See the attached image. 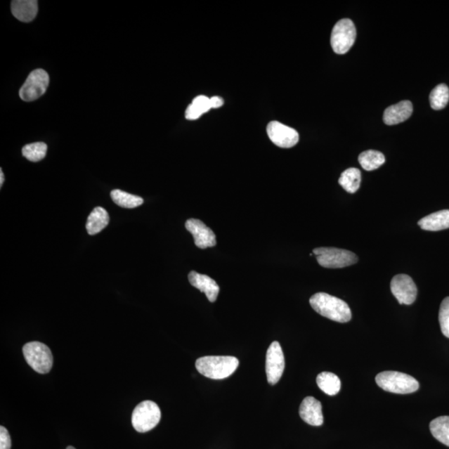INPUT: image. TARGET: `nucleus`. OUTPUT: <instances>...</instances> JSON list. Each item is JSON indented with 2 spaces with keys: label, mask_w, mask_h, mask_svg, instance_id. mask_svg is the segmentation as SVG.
Instances as JSON below:
<instances>
[{
  "label": "nucleus",
  "mask_w": 449,
  "mask_h": 449,
  "mask_svg": "<svg viewBox=\"0 0 449 449\" xmlns=\"http://www.w3.org/2000/svg\"><path fill=\"white\" fill-rule=\"evenodd\" d=\"M431 108L434 110H441L449 101V89L445 84H439L430 93Z\"/></svg>",
  "instance_id": "25"
},
{
  "label": "nucleus",
  "mask_w": 449,
  "mask_h": 449,
  "mask_svg": "<svg viewBox=\"0 0 449 449\" xmlns=\"http://www.w3.org/2000/svg\"><path fill=\"white\" fill-rule=\"evenodd\" d=\"M285 370V357L278 341L271 343L266 352V372L271 385L278 384Z\"/></svg>",
  "instance_id": "9"
},
{
  "label": "nucleus",
  "mask_w": 449,
  "mask_h": 449,
  "mask_svg": "<svg viewBox=\"0 0 449 449\" xmlns=\"http://www.w3.org/2000/svg\"><path fill=\"white\" fill-rule=\"evenodd\" d=\"M11 438L6 428L0 427V449H11Z\"/></svg>",
  "instance_id": "28"
},
{
  "label": "nucleus",
  "mask_w": 449,
  "mask_h": 449,
  "mask_svg": "<svg viewBox=\"0 0 449 449\" xmlns=\"http://www.w3.org/2000/svg\"><path fill=\"white\" fill-rule=\"evenodd\" d=\"M211 107L212 108H219L224 104L223 99L220 97H212L210 98Z\"/></svg>",
  "instance_id": "29"
},
{
  "label": "nucleus",
  "mask_w": 449,
  "mask_h": 449,
  "mask_svg": "<svg viewBox=\"0 0 449 449\" xmlns=\"http://www.w3.org/2000/svg\"><path fill=\"white\" fill-rule=\"evenodd\" d=\"M111 197L117 206L129 208V209H133V208L138 207L143 203L142 197L125 193L124 190L119 189L112 190Z\"/></svg>",
  "instance_id": "24"
},
{
  "label": "nucleus",
  "mask_w": 449,
  "mask_h": 449,
  "mask_svg": "<svg viewBox=\"0 0 449 449\" xmlns=\"http://www.w3.org/2000/svg\"><path fill=\"white\" fill-rule=\"evenodd\" d=\"M391 292L401 305H412L416 301L418 289L415 281L408 275H397L390 284Z\"/></svg>",
  "instance_id": "10"
},
{
  "label": "nucleus",
  "mask_w": 449,
  "mask_h": 449,
  "mask_svg": "<svg viewBox=\"0 0 449 449\" xmlns=\"http://www.w3.org/2000/svg\"><path fill=\"white\" fill-rule=\"evenodd\" d=\"M22 353L25 360L39 374H48L51 370L53 358L51 351L41 342L34 341L25 344Z\"/></svg>",
  "instance_id": "5"
},
{
  "label": "nucleus",
  "mask_w": 449,
  "mask_h": 449,
  "mask_svg": "<svg viewBox=\"0 0 449 449\" xmlns=\"http://www.w3.org/2000/svg\"><path fill=\"white\" fill-rule=\"evenodd\" d=\"M212 110L210 98L204 95H200L193 99L185 112L186 119L188 120H197L204 113Z\"/></svg>",
  "instance_id": "20"
},
{
  "label": "nucleus",
  "mask_w": 449,
  "mask_h": 449,
  "mask_svg": "<svg viewBox=\"0 0 449 449\" xmlns=\"http://www.w3.org/2000/svg\"><path fill=\"white\" fill-rule=\"evenodd\" d=\"M310 304L313 309L325 318L339 323H346L351 320V311L348 304L329 294H315L311 297Z\"/></svg>",
  "instance_id": "1"
},
{
  "label": "nucleus",
  "mask_w": 449,
  "mask_h": 449,
  "mask_svg": "<svg viewBox=\"0 0 449 449\" xmlns=\"http://www.w3.org/2000/svg\"><path fill=\"white\" fill-rule=\"evenodd\" d=\"M47 145L44 143H34L26 145L22 149V156L30 162H37L43 160L47 153Z\"/></svg>",
  "instance_id": "26"
},
{
  "label": "nucleus",
  "mask_w": 449,
  "mask_h": 449,
  "mask_svg": "<svg viewBox=\"0 0 449 449\" xmlns=\"http://www.w3.org/2000/svg\"><path fill=\"white\" fill-rule=\"evenodd\" d=\"M190 285L197 288L200 292L205 293L210 302H215L220 292L219 285L216 281L207 275L197 273L196 271H190L188 275Z\"/></svg>",
  "instance_id": "14"
},
{
  "label": "nucleus",
  "mask_w": 449,
  "mask_h": 449,
  "mask_svg": "<svg viewBox=\"0 0 449 449\" xmlns=\"http://www.w3.org/2000/svg\"><path fill=\"white\" fill-rule=\"evenodd\" d=\"M358 160L362 169L368 171L378 169L385 162L384 154L375 150H368L362 152Z\"/></svg>",
  "instance_id": "23"
},
{
  "label": "nucleus",
  "mask_w": 449,
  "mask_h": 449,
  "mask_svg": "<svg viewBox=\"0 0 449 449\" xmlns=\"http://www.w3.org/2000/svg\"><path fill=\"white\" fill-rule=\"evenodd\" d=\"M438 320L443 334L449 339V297L444 299L440 306Z\"/></svg>",
  "instance_id": "27"
},
{
  "label": "nucleus",
  "mask_w": 449,
  "mask_h": 449,
  "mask_svg": "<svg viewBox=\"0 0 449 449\" xmlns=\"http://www.w3.org/2000/svg\"><path fill=\"white\" fill-rule=\"evenodd\" d=\"M13 15L21 22H29L34 20L38 13L36 0H13L11 2Z\"/></svg>",
  "instance_id": "16"
},
{
  "label": "nucleus",
  "mask_w": 449,
  "mask_h": 449,
  "mask_svg": "<svg viewBox=\"0 0 449 449\" xmlns=\"http://www.w3.org/2000/svg\"><path fill=\"white\" fill-rule=\"evenodd\" d=\"M356 39V28L353 21L343 19L337 22L331 33V47L335 53L344 54L352 48Z\"/></svg>",
  "instance_id": "7"
},
{
  "label": "nucleus",
  "mask_w": 449,
  "mask_h": 449,
  "mask_svg": "<svg viewBox=\"0 0 449 449\" xmlns=\"http://www.w3.org/2000/svg\"><path fill=\"white\" fill-rule=\"evenodd\" d=\"M299 412L302 420L308 424L321 426L324 423L321 403L314 397L304 398Z\"/></svg>",
  "instance_id": "13"
},
{
  "label": "nucleus",
  "mask_w": 449,
  "mask_h": 449,
  "mask_svg": "<svg viewBox=\"0 0 449 449\" xmlns=\"http://www.w3.org/2000/svg\"><path fill=\"white\" fill-rule=\"evenodd\" d=\"M49 84V76L44 70H35L30 72L25 83L20 90V97L25 102H32L46 93Z\"/></svg>",
  "instance_id": "8"
},
{
  "label": "nucleus",
  "mask_w": 449,
  "mask_h": 449,
  "mask_svg": "<svg viewBox=\"0 0 449 449\" xmlns=\"http://www.w3.org/2000/svg\"><path fill=\"white\" fill-rule=\"evenodd\" d=\"M360 183L361 172L353 167L343 171L339 179V184L349 193H356L360 189Z\"/></svg>",
  "instance_id": "22"
},
{
  "label": "nucleus",
  "mask_w": 449,
  "mask_h": 449,
  "mask_svg": "<svg viewBox=\"0 0 449 449\" xmlns=\"http://www.w3.org/2000/svg\"><path fill=\"white\" fill-rule=\"evenodd\" d=\"M412 113V104L410 101H402L386 108L384 112L385 124L392 126L401 124L409 119Z\"/></svg>",
  "instance_id": "15"
},
{
  "label": "nucleus",
  "mask_w": 449,
  "mask_h": 449,
  "mask_svg": "<svg viewBox=\"0 0 449 449\" xmlns=\"http://www.w3.org/2000/svg\"><path fill=\"white\" fill-rule=\"evenodd\" d=\"M4 176L3 174V171L2 169H0V187H3V184H4Z\"/></svg>",
  "instance_id": "30"
},
{
  "label": "nucleus",
  "mask_w": 449,
  "mask_h": 449,
  "mask_svg": "<svg viewBox=\"0 0 449 449\" xmlns=\"http://www.w3.org/2000/svg\"><path fill=\"white\" fill-rule=\"evenodd\" d=\"M419 226L424 230L438 231L449 228V210H442L423 217Z\"/></svg>",
  "instance_id": "17"
},
{
  "label": "nucleus",
  "mask_w": 449,
  "mask_h": 449,
  "mask_svg": "<svg viewBox=\"0 0 449 449\" xmlns=\"http://www.w3.org/2000/svg\"><path fill=\"white\" fill-rule=\"evenodd\" d=\"M187 229L194 238L195 245L200 249H207L215 247L216 245V235L212 230L202 221L189 219L186 221Z\"/></svg>",
  "instance_id": "12"
},
{
  "label": "nucleus",
  "mask_w": 449,
  "mask_h": 449,
  "mask_svg": "<svg viewBox=\"0 0 449 449\" xmlns=\"http://www.w3.org/2000/svg\"><path fill=\"white\" fill-rule=\"evenodd\" d=\"M110 221V215L104 208L100 207L94 208L89 216L86 229L90 235H96L106 228Z\"/></svg>",
  "instance_id": "18"
},
{
  "label": "nucleus",
  "mask_w": 449,
  "mask_h": 449,
  "mask_svg": "<svg viewBox=\"0 0 449 449\" xmlns=\"http://www.w3.org/2000/svg\"><path fill=\"white\" fill-rule=\"evenodd\" d=\"M431 434L440 443L449 447V416H441L431 422Z\"/></svg>",
  "instance_id": "21"
},
{
  "label": "nucleus",
  "mask_w": 449,
  "mask_h": 449,
  "mask_svg": "<svg viewBox=\"0 0 449 449\" xmlns=\"http://www.w3.org/2000/svg\"><path fill=\"white\" fill-rule=\"evenodd\" d=\"M266 131L271 142L281 148H293L299 140L297 130L278 121L271 122Z\"/></svg>",
  "instance_id": "11"
},
{
  "label": "nucleus",
  "mask_w": 449,
  "mask_h": 449,
  "mask_svg": "<svg viewBox=\"0 0 449 449\" xmlns=\"http://www.w3.org/2000/svg\"><path fill=\"white\" fill-rule=\"evenodd\" d=\"M375 381L381 389L389 393L407 394L415 393L419 389L418 381L401 372H381L376 376Z\"/></svg>",
  "instance_id": "3"
},
{
  "label": "nucleus",
  "mask_w": 449,
  "mask_h": 449,
  "mask_svg": "<svg viewBox=\"0 0 449 449\" xmlns=\"http://www.w3.org/2000/svg\"><path fill=\"white\" fill-rule=\"evenodd\" d=\"M66 449H75V448L72 446H69Z\"/></svg>",
  "instance_id": "31"
},
{
  "label": "nucleus",
  "mask_w": 449,
  "mask_h": 449,
  "mask_svg": "<svg viewBox=\"0 0 449 449\" xmlns=\"http://www.w3.org/2000/svg\"><path fill=\"white\" fill-rule=\"evenodd\" d=\"M161 410L156 403L146 401L140 403L131 415V424L139 433H147L160 424Z\"/></svg>",
  "instance_id": "6"
},
{
  "label": "nucleus",
  "mask_w": 449,
  "mask_h": 449,
  "mask_svg": "<svg viewBox=\"0 0 449 449\" xmlns=\"http://www.w3.org/2000/svg\"><path fill=\"white\" fill-rule=\"evenodd\" d=\"M316 382L322 391L330 396H337L341 388V382L338 376L330 372H322L317 376Z\"/></svg>",
  "instance_id": "19"
},
{
  "label": "nucleus",
  "mask_w": 449,
  "mask_h": 449,
  "mask_svg": "<svg viewBox=\"0 0 449 449\" xmlns=\"http://www.w3.org/2000/svg\"><path fill=\"white\" fill-rule=\"evenodd\" d=\"M313 254L319 265L325 268H344L356 264L359 260L355 253L335 247L315 248L313 249Z\"/></svg>",
  "instance_id": "4"
},
{
  "label": "nucleus",
  "mask_w": 449,
  "mask_h": 449,
  "mask_svg": "<svg viewBox=\"0 0 449 449\" xmlns=\"http://www.w3.org/2000/svg\"><path fill=\"white\" fill-rule=\"evenodd\" d=\"M238 366V359L233 356H205L196 361L199 373L212 379L228 378Z\"/></svg>",
  "instance_id": "2"
}]
</instances>
